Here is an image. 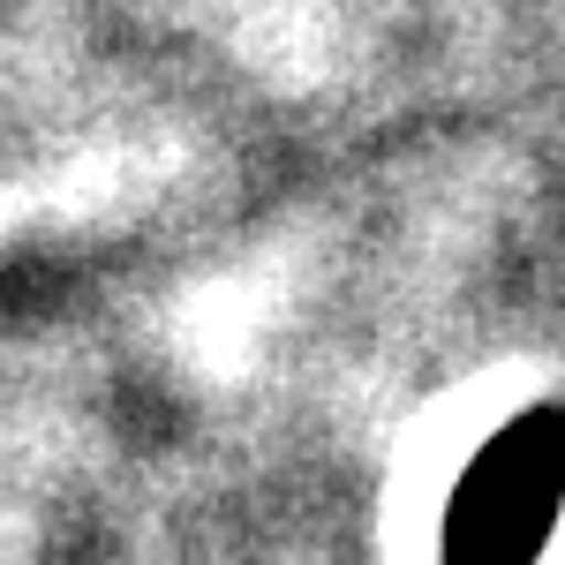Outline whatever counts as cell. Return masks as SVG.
<instances>
[{
	"instance_id": "6da1fadb",
	"label": "cell",
	"mask_w": 565,
	"mask_h": 565,
	"mask_svg": "<svg viewBox=\"0 0 565 565\" xmlns=\"http://www.w3.org/2000/svg\"><path fill=\"white\" fill-rule=\"evenodd\" d=\"M565 505V415L535 407L482 452L445 513V565H535Z\"/></svg>"
}]
</instances>
